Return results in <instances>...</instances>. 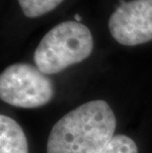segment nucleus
Segmentation results:
<instances>
[{"label":"nucleus","instance_id":"obj_3","mask_svg":"<svg viewBox=\"0 0 152 153\" xmlns=\"http://www.w3.org/2000/svg\"><path fill=\"white\" fill-rule=\"evenodd\" d=\"M53 97V84L46 74L30 63H15L0 75V98L19 108L44 106Z\"/></svg>","mask_w":152,"mask_h":153},{"label":"nucleus","instance_id":"obj_8","mask_svg":"<svg viewBox=\"0 0 152 153\" xmlns=\"http://www.w3.org/2000/svg\"><path fill=\"white\" fill-rule=\"evenodd\" d=\"M74 18H75V21L76 22H79L80 23V21H81V17H80V15H78V14H75Z\"/></svg>","mask_w":152,"mask_h":153},{"label":"nucleus","instance_id":"obj_5","mask_svg":"<svg viewBox=\"0 0 152 153\" xmlns=\"http://www.w3.org/2000/svg\"><path fill=\"white\" fill-rule=\"evenodd\" d=\"M0 153H29L28 142L17 122L0 116Z\"/></svg>","mask_w":152,"mask_h":153},{"label":"nucleus","instance_id":"obj_7","mask_svg":"<svg viewBox=\"0 0 152 153\" xmlns=\"http://www.w3.org/2000/svg\"><path fill=\"white\" fill-rule=\"evenodd\" d=\"M100 153H138L136 143L127 135H115Z\"/></svg>","mask_w":152,"mask_h":153},{"label":"nucleus","instance_id":"obj_1","mask_svg":"<svg viewBox=\"0 0 152 153\" xmlns=\"http://www.w3.org/2000/svg\"><path fill=\"white\" fill-rule=\"evenodd\" d=\"M116 117L103 100L87 102L51 128L47 153H100L114 137Z\"/></svg>","mask_w":152,"mask_h":153},{"label":"nucleus","instance_id":"obj_6","mask_svg":"<svg viewBox=\"0 0 152 153\" xmlns=\"http://www.w3.org/2000/svg\"><path fill=\"white\" fill-rule=\"evenodd\" d=\"M63 0H18V3L28 18H37L56 9Z\"/></svg>","mask_w":152,"mask_h":153},{"label":"nucleus","instance_id":"obj_4","mask_svg":"<svg viewBox=\"0 0 152 153\" xmlns=\"http://www.w3.org/2000/svg\"><path fill=\"white\" fill-rule=\"evenodd\" d=\"M108 25L112 37L121 45L133 47L152 41V0H122Z\"/></svg>","mask_w":152,"mask_h":153},{"label":"nucleus","instance_id":"obj_2","mask_svg":"<svg viewBox=\"0 0 152 153\" xmlns=\"http://www.w3.org/2000/svg\"><path fill=\"white\" fill-rule=\"evenodd\" d=\"M93 51V37L85 25L65 21L44 35L34 53V60L44 74H56L85 60Z\"/></svg>","mask_w":152,"mask_h":153}]
</instances>
